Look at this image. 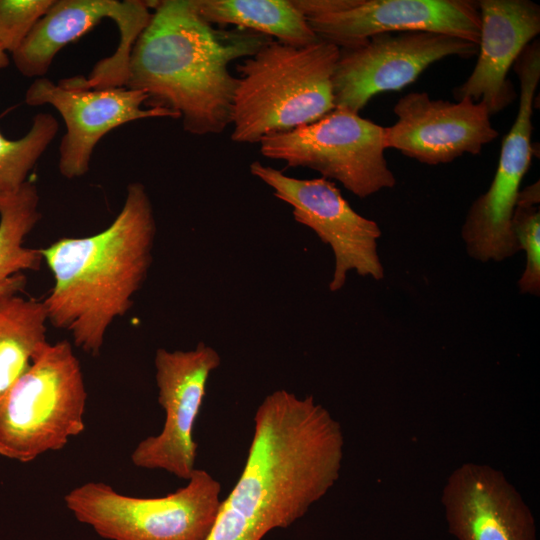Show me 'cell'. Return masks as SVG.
Here are the masks:
<instances>
[{
  "instance_id": "22",
  "label": "cell",
  "mask_w": 540,
  "mask_h": 540,
  "mask_svg": "<svg viewBox=\"0 0 540 540\" xmlns=\"http://www.w3.org/2000/svg\"><path fill=\"white\" fill-rule=\"evenodd\" d=\"M540 188L539 181L520 190L512 228L521 251L525 252V268L518 281L520 293H540Z\"/></svg>"
},
{
  "instance_id": "9",
  "label": "cell",
  "mask_w": 540,
  "mask_h": 540,
  "mask_svg": "<svg viewBox=\"0 0 540 540\" xmlns=\"http://www.w3.org/2000/svg\"><path fill=\"white\" fill-rule=\"evenodd\" d=\"M513 66L520 83L517 115L502 141L493 180L470 206L461 229L468 255L480 262H500L520 251L512 218L533 154L532 115L540 80L539 42L528 44Z\"/></svg>"
},
{
  "instance_id": "5",
  "label": "cell",
  "mask_w": 540,
  "mask_h": 540,
  "mask_svg": "<svg viewBox=\"0 0 540 540\" xmlns=\"http://www.w3.org/2000/svg\"><path fill=\"white\" fill-rule=\"evenodd\" d=\"M87 391L67 340L47 343L0 399V455L28 463L85 430Z\"/></svg>"
},
{
  "instance_id": "1",
  "label": "cell",
  "mask_w": 540,
  "mask_h": 540,
  "mask_svg": "<svg viewBox=\"0 0 540 540\" xmlns=\"http://www.w3.org/2000/svg\"><path fill=\"white\" fill-rule=\"evenodd\" d=\"M344 435L313 396L273 391L258 406L243 470L206 540H261L303 517L339 478Z\"/></svg>"
},
{
  "instance_id": "17",
  "label": "cell",
  "mask_w": 540,
  "mask_h": 540,
  "mask_svg": "<svg viewBox=\"0 0 540 540\" xmlns=\"http://www.w3.org/2000/svg\"><path fill=\"white\" fill-rule=\"evenodd\" d=\"M478 59L469 77L453 91L456 100L482 102L490 116L505 109L516 92L508 71L540 33V6L530 0H480Z\"/></svg>"
},
{
  "instance_id": "20",
  "label": "cell",
  "mask_w": 540,
  "mask_h": 540,
  "mask_svg": "<svg viewBox=\"0 0 540 540\" xmlns=\"http://www.w3.org/2000/svg\"><path fill=\"white\" fill-rule=\"evenodd\" d=\"M43 301L19 295L0 300V399L48 343Z\"/></svg>"
},
{
  "instance_id": "24",
  "label": "cell",
  "mask_w": 540,
  "mask_h": 540,
  "mask_svg": "<svg viewBox=\"0 0 540 540\" xmlns=\"http://www.w3.org/2000/svg\"><path fill=\"white\" fill-rule=\"evenodd\" d=\"M9 65V58L1 48H0V69L6 68Z\"/></svg>"
},
{
  "instance_id": "13",
  "label": "cell",
  "mask_w": 540,
  "mask_h": 540,
  "mask_svg": "<svg viewBox=\"0 0 540 540\" xmlns=\"http://www.w3.org/2000/svg\"><path fill=\"white\" fill-rule=\"evenodd\" d=\"M146 100L147 95L140 90L68 88L46 77L36 78L25 93L26 104H49L64 120L66 131L59 145L58 168L67 179L89 171L95 146L113 129L139 119H179L168 109L143 108Z\"/></svg>"
},
{
  "instance_id": "4",
  "label": "cell",
  "mask_w": 540,
  "mask_h": 540,
  "mask_svg": "<svg viewBox=\"0 0 540 540\" xmlns=\"http://www.w3.org/2000/svg\"><path fill=\"white\" fill-rule=\"evenodd\" d=\"M339 47L320 40L297 47L271 40L236 64L231 140L259 143L335 109L332 77Z\"/></svg>"
},
{
  "instance_id": "14",
  "label": "cell",
  "mask_w": 540,
  "mask_h": 540,
  "mask_svg": "<svg viewBox=\"0 0 540 540\" xmlns=\"http://www.w3.org/2000/svg\"><path fill=\"white\" fill-rule=\"evenodd\" d=\"M317 37L339 48L381 33L426 31L474 44L480 39L477 2L470 0H331L306 18Z\"/></svg>"
},
{
  "instance_id": "11",
  "label": "cell",
  "mask_w": 540,
  "mask_h": 540,
  "mask_svg": "<svg viewBox=\"0 0 540 540\" xmlns=\"http://www.w3.org/2000/svg\"><path fill=\"white\" fill-rule=\"evenodd\" d=\"M477 53V44L426 31L381 33L341 47L332 77L335 108L359 114L375 95L403 89L431 64Z\"/></svg>"
},
{
  "instance_id": "6",
  "label": "cell",
  "mask_w": 540,
  "mask_h": 540,
  "mask_svg": "<svg viewBox=\"0 0 540 540\" xmlns=\"http://www.w3.org/2000/svg\"><path fill=\"white\" fill-rule=\"evenodd\" d=\"M187 481L173 493L151 498L87 482L70 490L64 502L79 522L107 540H206L221 504V485L202 469Z\"/></svg>"
},
{
  "instance_id": "19",
  "label": "cell",
  "mask_w": 540,
  "mask_h": 540,
  "mask_svg": "<svg viewBox=\"0 0 540 540\" xmlns=\"http://www.w3.org/2000/svg\"><path fill=\"white\" fill-rule=\"evenodd\" d=\"M40 218L34 183L26 181L16 191L0 195V300L24 291L23 271L40 269L41 250L24 246L25 237Z\"/></svg>"
},
{
  "instance_id": "15",
  "label": "cell",
  "mask_w": 540,
  "mask_h": 540,
  "mask_svg": "<svg viewBox=\"0 0 540 540\" xmlns=\"http://www.w3.org/2000/svg\"><path fill=\"white\" fill-rule=\"evenodd\" d=\"M396 122L384 127L385 149L427 165L450 163L463 154L477 155L498 137L482 102H450L427 92H411L393 107Z\"/></svg>"
},
{
  "instance_id": "12",
  "label": "cell",
  "mask_w": 540,
  "mask_h": 540,
  "mask_svg": "<svg viewBox=\"0 0 540 540\" xmlns=\"http://www.w3.org/2000/svg\"><path fill=\"white\" fill-rule=\"evenodd\" d=\"M221 364L213 347L199 342L191 350L155 352L158 402L165 412L161 432L138 443L131 454L133 465L164 470L188 480L195 468L197 443L194 425L198 418L210 374Z\"/></svg>"
},
{
  "instance_id": "18",
  "label": "cell",
  "mask_w": 540,
  "mask_h": 540,
  "mask_svg": "<svg viewBox=\"0 0 540 540\" xmlns=\"http://www.w3.org/2000/svg\"><path fill=\"white\" fill-rule=\"evenodd\" d=\"M208 23L250 30L297 47L320 41L292 0H191Z\"/></svg>"
},
{
  "instance_id": "23",
  "label": "cell",
  "mask_w": 540,
  "mask_h": 540,
  "mask_svg": "<svg viewBox=\"0 0 540 540\" xmlns=\"http://www.w3.org/2000/svg\"><path fill=\"white\" fill-rule=\"evenodd\" d=\"M54 0H0V48L12 54Z\"/></svg>"
},
{
  "instance_id": "7",
  "label": "cell",
  "mask_w": 540,
  "mask_h": 540,
  "mask_svg": "<svg viewBox=\"0 0 540 540\" xmlns=\"http://www.w3.org/2000/svg\"><path fill=\"white\" fill-rule=\"evenodd\" d=\"M383 131L358 113L335 108L314 122L262 137L260 153L288 167L315 170L366 198L396 184L384 155Z\"/></svg>"
},
{
  "instance_id": "3",
  "label": "cell",
  "mask_w": 540,
  "mask_h": 540,
  "mask_svg": "<svg viewBox=\"0 0 540 540\" xmlns=\"http://www.w3.org/2000/svg\"><path fill=\"white\" fill-rule=\"evenodd\" d=\"M155 235L150 197L142 183L133 182L119 214L104 230L41 248L54 278L43 300L48 321L68 330L80 349L98 355L108 328L128 312L147 277Z\"/></svg>"
},
{
  "instance_id": "8",
  "label": "cell",
  "mask_w": 540,
  "mask_h": 540,
  "mask_svg": "<svg viewBox=\"0 0 540 540\" xmlns=\"http://www.w3.org/2000/svg\"><path fill=\"white\" fill-rule=\"evenodd\" d=\"M151 17L140 0H54L12 54L13 62L25 77H44L62 48L109 18L119 30L115 52L99 60L87 76L64 78L63 84L77 89L125 87L132 48Z\"/></svg>"
},
{
  "instance_id": "21",
  "label": "cell",
  "mask_w": 540,
  "mask_h": 540,
  "mask_svg": "<svg viewBox=\"0 0 540 540\" xmlns=\"http://www.w3.org/2000/svg\"><path fill=\"white\" fill-rule=\"evenodd\" d=\"M58 120L50 113H37L29 131L10 140L0 132V195L14 192L27 181L39 158L55 139Z\"/></svg>"
},
{
  "instance_id": "16",
  "label": "cell",
  "mask_w": 540,
  "mask_h": 540,
  "mask_svg": "<svg viewBox=\"0 0 540 540\" xmlns=\"http://www.w3.org/2000/svg\"><path fill=\"white\" fill-rule=\"evenodd\" d=\"M441 502L457 540H537L535 518L503 472L466 462L444 485Z\"/></svg>"
},
{
  "instance_id": "2",
  "label": "cell",
  "mask_w": 540,
  "mask_h": 540,
  "mask_svg": "<svg viewBox=\"0 0 540 540\" xmlns=\"http://www.w3.org/2000/svg\"><path fill=\"white\" fill-rule=\"evenodd\" d=\"M151 20L135 42L125 87L147 95L146 108L168 109L196 136L221 134L231 125L238 77L235 60L273 40L240 28H215L191 0L145 1Z\"/></svg>"
},
{
  "instance_id": "10",
  "label": "cell",
  "mask_w": 540,
  "mask_h": 540,
  "mask_svg": "<svg viewBox=\"0 0 540 540\" xmlns=\"http://www.w3.org/2000/svg\"><path fill=\"white\" fill-rule=\"evenodd\" d=\"M249 168L253 176L272 189L276 198L292 208L297 223L313 230L331 247L334 255L331 292L345 285L352 270L363 277L384 278L377 249L381 236L379 225L356 212L334 182L324 177H290L257 160Z\"/></svg>"
}]
</instances>
